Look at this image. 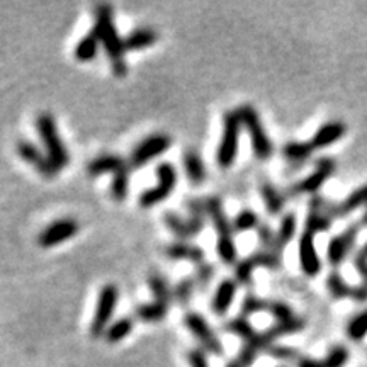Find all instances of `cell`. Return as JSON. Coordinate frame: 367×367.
Listing matches in <instances>:
<instances>
[{
    "label": "cell",
    "instance_id": "obj_16",
    "mask_svg": "<svg viewBox=\"0 0 367 367\" xmlns=\"http://www.w3.org/2000/svg\"><path fill=\"white\" fill-rule=\"evenodd\" d=\"M345 131H347V128H345V124L342 121H330V123H325L323 126L318 128V131L313 134L309 143H311L313 150L327 148L330 145H333L335 141L340 140L345 134Z\"/></svg>",
    "mask_w": 367,
    "mask_h": 367
},
{
    "label": "cell",
    "instance_id": "obj_14",
    "mask_svg": "<svg viewBox=\"0 0 367 367\" xmlns=\"http://www.w3.org/2000/svg\"><path fill=\"white\" fill-rule=\"evenodd\" d=\"M299 263H301L303 272L308 277H316L322 270V260L315 247V235L303 233L299 238Z\"/></svg>",
    "mask_w": 367,
    "mask_h": 367
},
{
    "label": "cell",
    "instance_id": "obj_8",
    "mask_svg": "<svg viewBox=\"0 0 367 367\" xmlns=\"http://www.w3.org/2000/svg\"><path fill=\"white\" fill-rule=\"evenodd\" d=\"M337 169V163H335L333 158H329V156H323V158L316 160L315 170L309 174L308 177H305L303 180L296 182L293 187L289 189L291 196H299V194H316L320 187L330 179L331 174Z\"/></svg>",
    "mask_w": 367,
    "mask_h": 367
},
{
    "label": "cell",
    "instance_id": "obj_15",
    "mask_svg": "<svg viewBox=\"0 0 367 367\" xmlns=\"http://www.w3.org/2000/svg\"><path fill=\"white\" fill-rule=\"evenodd\" d=\"M204 209L206 215L209 216V220L213 221V226H215L218 238L224 237H233L231 230H233V224L230 223V220L226 218V213H224L223 202L220 198H208L204 199Z\"/></svg>",
    "mask_w": 367,
    "mask_h": 367
},
{
    "label": "cell",
    "instance_id": "obj_4",
    "mask_svg": "<svg viewBox=\"0 0 367 367\" xmlns=\"http://www.w3.org/2000/svg\"><path fill=\"white\" fill-rule=\"evenodd\" d=\"M244 126L238 110H230L224 114L223 121V138L216 152V160L221 169L233 167L238 155V143H240V128Z\"/></svg>",
    "mask_w": 367,
    "mask_h": 367
},
{
    "label": "cell",
    "instance_id": "obj_34",
    "mask_svg": "<svg viewBox=\"0 0 367 367\" xmlns=\"http://www.w3.org/2000/svg\"><path fill=\"white\" fill-rule=\"evenodd\" d=\"M305 327H306L305 320L298 318V316H296V318L289 320V322L276 323L272 329L267 330V333L270 335V338H272V340H276V338L284 337V335H291V333H296V331L305 330Z\"/></svg>",
    "mask_w": 367,
    "mask_h": 367
},
{
    "label": "cell",
    "instance_id": "obj_7",
    "mask_svg": "<svg viewBox=\"0 0 367 367\" xmlns=\"http://www.w3.org/2000/svg\"><path fill=\"white\" fill-rule=\"evenodd\" d=\"M117 298H119V291H117V287L114 284H106L101 289L91 325L92 337H101L109 329L110 318H113L114 309H116L117 305Z\"/></svg>",
    "mask_w": 367,
    "mask_h": 367
},
{
    "label": "cell",
    "instance_id": "obj_6",
    "mask_svg": "<svg viewBox=\"0 0 367 367\" xmlns=\"http://www.w3.org/2000/svg\"><path fill=\"white\" fill-rule=\"evenodd\" d=\"M156 182L155 187L147 189L145 192H141L140 196V206L145 209L155 208L156 204H160L162 201H165L170 194H172L174 187L177 184V172L174 169L172 163L163 162L156 167Z\"/></svg>",
    "mask_w": 367,
    "mask_h": 367
},
{
    "label": "cell",
    "instance_id": "obj_12",
    "mask_svg": "<svg viewBox=\"0 0 367 367\" xmlns=\"http://www.w3.org/2000/svg\"><path fill=\"white\" fill-rule=\"evenodd\" d=\"M361 226H362L361 223H354L351 224L344 233L331 238L329 244V252H327V255H329V262L331 265L338 267L345 262V259H347L348 254H351L352 247H354L355 240H357Z\"/></svg>",
    "mask_w": 367,
    "mask_h": 367
},
{
    "label": "cell",
    "instance_id": "obj_50",
    "mask_svg": "<svg viewBox=\"0 0 367 367\" xmlns=\"http://www.w3.org/2000/svg\"><path fill=\"white\" fill-rule=\"evenodd\" d=\"M298 367H325V362L316 361V359H309V357H299Z\"/></svg>",
    "mask_w": 367,
    "mask_h": 367
},
{
    "label": "cell",
    "instance_id": "obj_42",
    "mask_svg": "<svg viewBox=\"0 0 367 367\" xmlns=\"http://www.w3.org/2000/svg\"><path fill=\"white\" fill-rule=\"evenodd\" d=\"M269 313L274 316V318L277 320V323L289 322V320L296 318L294 311L291 309V306L286 305V303H283V301H272V303H270V305H269Z\"/></svg>",
    "mask_w": 367,
    "mask_h": 367
},
{
    "label": "cell",
    "instance_id": "obj_23",
    "mask_svg": "<svg viewBox=\"0 0 367 367\" xmlns=\"http://www.w3.org/2000/svg\"><path fill=\"white\" fill-rule=\"evenodd\" d=\"M260 194H262L263 202H265L267 206V211H269L270 215H277V213L283 211L284 196L281 194L279 189H277L272 182L263 180V182L260 184Z\"/></svg>",
    "mask_w": 367,
    "mask_h": 367
},
{
    "label": "cell",
    "instance_id": "obj_35",
    "mask_svg": "<svg viewBox=\"0 0 367 367\" xmlns=\"http://www.w3.org/2000/svg\"><path fill=\"white\" fill-rule=\"evenodd\" d=\"M216 252H218L220 259L223 260V262L226 263V265H233V263H237L238 250H237V245H235L233 237L218 238Z\"/></svg>",
    "mask_w": 367,
    "mask_h": 367
},
{
    "label": "cell",
    "instance_id": "obj_41",
    "mask_svg": "<svg viewBox=\"0 0 367 367\" xmlns=\"http://www.w3.org/2000/svg\"><path fill=\"white\" fill-rule=\"evenodd\" d=\"M196 287H198V284H196L194 277H192V279L191 277L182 279L179 284H177L176 291H174V298H176L180 305H187V303L191 301L192 294H194Z\"/></svg>",
    "mask_w": 367,
    "mask_h": 367
},
{
    "label": "cell",
    "instance_id": "obj_37",
    "mask_svg": "<svg viewBox=\"0 0 367 367\" xmlns=\"http://www.w3.org/2000/svg\"><path fill=\"white\" fill-rule=\"evenodd\" d=\"M269 305L270 301H267V299L263 298H259V296H254V294H248L247 298L244 299V303H241V315L244 318H247V316L254 315V313H259V311H269Z\"/></svg>",
    "mask_w": 367,
    "mask_h": 367
},
{
    "label": "cell",
    "instance_id": "obj_39",
    "mask_svg": "<svg viewBox=\"0 0 367 367\" xmlns=\"http://www.w3.org/2000/svg\"><path fill=\"white\" fill-rule=\"evenodd\" d=\"M259 352H260L259 348L254 347L252 344H244V347H241V351L238 352L237 357H235L226 367H250L254 364Z\"/></svg>",
    "mask_w": 367,
    "mask_h": 367
},
{
    "label": "cell",
    "instance_id": "obj_22",
    "mask_svg": "<svg viewBox=\"0 0 367 367\" xmlns=\"http://www.w3.org/2000/svg\"><path fill=\"white\" fill-rule=\"evenodd\" d=\"M156 31L150 29V27H141V29H134L133 33L128 34L124 38V48L134 51V49H143L148 46H153L156 43Z\"/></svg>",
    "mask_w": 367,
    "mask_h": 367
},
{
    "label": "cell",
    "instance_id": "obj_3",
    "mask_svg": "<svg viewBox=\"0 0 367 367\" xmlns=\"http://www.w3.org/2000/svg\"><path fill=\"white\" fill-rule=\"evenodd\" d=\"M187 209L191 213L189 220L182 218V216L176 215V213H165L163 221H165L167 228L172 231L176 237L182 238H192L198 237L201 233L202 226H204V199H191L187 202Z\"/></svg>",
    "mask_w": 367,
    "mask_h": 367
},
{
    "label": "cell",
    "instance_id": "obj_25",
    "mask_svg": "<svg viewBox=\"0 0 367 367\" xmlns=\"http://www.w3.org/2000/svg\"><path fill=\"white\" fill-rule=\"evenodd\" d=\"M99 45H101V41H99L97 36L94 33H88L87 36L82 38L77 43V46H75V58L84 63L92 62L97 56Z\"/></svg>",
    "mask_w": 367,
    "mask_h": 367
},
{
    "label": "cell",
    "instance_id": "obj_31",
    "mask_svg": "<svg viewBox=\"0 0 367 367\" xmlns=\"http://www.w3.org/2000/svg\"><path fill=\"white\" fill-rule=\"evenodd\" d=\"M133 331V320L131 318H121L117 322L110 323L109 329L106 330L104 337L109 344H117V342L124 340L128 335Z\"/></svg>",
    "mask_w": 367,
    "mask_h": 367
},
{
    "label": "cell",
    "instance_id": "obj_1",
    "mask_svg": "<svg viewBox=\"0 0 367 367\" xmlns=\"http://www.w3.org/2000/svg\"><path fill=\"white\" fill-rule=\"evenodd\" d=\"M92 33L97 36L113 62L124 60V51H126L124 39H121L119 34H117L116 24H114L113 7L108 5V3H101L95 9V24Z\"/></svg>",
    "mask_w": 367,
    "mask_h": 367
},
{
    "label": "cell",
    "instance_id": "obj_20",
    "mask_svg": "<svg viewBox=\"0 0 367 367\" xmlns=\"http://www.w3.org/2000/svg\"><path fill=\"white\" fill-rule=\"evenodd\" d=\"M184 170L189 182L199 185L206 180V167L202 158L194 150H187L184 153Z\"/></svg>",
    "mask_w": 367,
    "mask_h": 367
},
{
    "label": "cell",
    "instance_id": "obj_9",
    "mask_svg": "<svg viewBox=\"0 0 367 367\" xmlns=\"http://www.w3.org/2000/svg\"><path fill=\"white\" fill-rule=\"evenodd\" d=\"M170 145H172V140L167 134H152V137L145 138L141 143H138L137 148L131 152L128 165L131 169H140V167L147 165L150 160L165 153L170 148Z\"/></svg>",
    "mask_w": 367,
    "mask_h": 367
},
{
    "label": "cell",
    "instance_id": "obj_32",
    "mask_svg": "<svg viewBox=\"0 0 367 367\" xmlns=\"http://www.w3.org/2000/svg\"><path fill=\"white\" fill-rule=\"evenodd\" d=\"M250 259L254 260L255 267H267V269H279L283 263V254L272 250V248L255 252L254 255H250Z\"/></svg>",
    "mask_w": 367,
    "mask_h": 367
},
{
    "label": "cell",
    "instance_id": "obj_24",
    "mask_svg": "<svg viewBox=\"0 0 367 367\" xmlns=\"http://www.w3.org/2000/svg\"><path fill=\"white\" fill-rule=\"evenodd\" d=\"M311 143H306V141H289L283 147V156L291 163H303L313 155Z\"/></svg>",
    "mask_w": 367,
    "mask_h": 367
},
{
    "label": "cell",
    "instance_id": "obj_46",
    "mask_svg": "<svg viewBox=\"0 0 367 367\" xmlns=\"http://www.w3.org/2000/svg\"><path fill=\"white\" fill-rule=\"evenodd\" d=\"M267 351H269V354L272 355V357L281 359V361H294V359L298 357V352H296L294 348H289V347H279V345H272V347H269Z\"/></svg>",
    "mask_w": 367,
    "mask_h": 367
},
{
    "label": "cell",
    "instance_id": "obj_49",
    "mask_svg": "<svg viewBox=\"0 0 367 367\" xmlns=\"http://www.w3.org/2000/svg\"><path fill=\"white\" fill-rule=\"evenodd\" d=\"M352 299L357 303H367V284L362 283L361 286H354L352 291Z\"/></svg>",
    "mask_w": 367,
    "mask_h": 367
},
{
    "label": "cell",
    "instance_id": "obj_28",
    "mask_svg": "<svg viewBox=\"0 0 367 367\" xmlns=\"http://www.w3.org/2000/svg\"><path fill=\"white\" fill-rule=\"evenodd\" d=\"M148 287L152 291V294L155 296V301L163 303V305H170L172 301V291H170L169 283L163 276L160 274H152L148 277Z\"/></svg>",
    "mask_w": 367,
    "mask_h": 367
},
{
    "label": "cell",
    "instance_id": "obj_10",
    "mask_svg": "<svg viewBox=\"0 0 367 367\" xmlns=\"http://www.w3.org/2000/svg\"><path fill=\"white\" fill-rule=\"evenodd\" d=\"M184 323L189 329V331L201 342V345L209 352V354L218 355V357L224 354V347L223 344H221L218 335L213 331L209 323L206 322L201 315H198V313H187L184 318Z\"/></svg>",
    "mask_w": 367,
    "mask_h": 367
},
{
    "label": "cell",
    "instance_id": "obj_5",
    "mask_svg": "<svg viewBox=\"0 0 367 367\" xmlns=\"http://www.w3.org/2000/svg\"><path fill=\"white\" fill-rule=\"evenodd\" d=\"M238 114H240L241 124H244L245 130L250 134V143L252 148H254L255 156L260 160L270 158L274 153V145L269 140V137H267V131L263 128L262 121H260L257 110L252 108V106H241L238 109Z\"/></svg>",
    "mask_w": 367,
    "mask_h": 367
},
{
    "label": "cell",
    "instance_id": "obj_19",
    "mask_svg": "<svg viewBox=\"0 0 367 367\" xmlns=\"http://www.w3.org/2000/svg\"><path fill=\"white\" fill-rule=\"evenodd\" d=\"M128 163L124 162L121 156L117 155H101L97 156V158L92 160L91 163L87 165V174L91 177H99L102 176V174H108V172H119L121 169H124Z\"/></svg>",
    "mask_w": 367,
    "mask_h": 367
},
{
    "label": "cell",
    "instance_id": "obj_18",
    "mask_svg": "<svg viewBox=\"0 0 367 367\" xmlns=\"http://www.w3.org/2000/svg\"><path fill=\"white\" fill-rule=\"evenodd\" d=\"M165 255L170 260H189L194 263L204 262V252L202 248L196 247V245L184 244V241H174L165 248Z\"/></svg>",
    "mask_w": 367,
    "mask_h": 367
},
{
    "label": "cell",
    "instance_id": "obj_52",
    "mask_svg": "<svg viewBox=\"0 0 367 367\" xmlns=\"http://www.w3.org/2000/svg\"><path fill=\"white\" fill-rule=\"evenodd\" d=\"M361 224H362V226H367V206H366L364 215H362V218H361Z\"/></svg>",
    "mask_w": 367,
    "mask_h": 367
},
{
    "label": "cell",
    "instance_id": "obj_27",
    "mask_svg": "<svg viewBox=\"0 0 367 367\" xmlns=\"http://www.w3.org/2000/svg\"><path fill=\"white\" fill-rule=\"evenodd\" d=\"M327 289L330 291L331 298L333 299H344V298H352V291H354V286L347 284V281L333 270V272L329 274L327 277Z\"/></svg>",
    "mask_w": 367,
    "mask_h": 367
},
{
    "label": "cell",
    "instance_id": "obj_44",
    "mask_svg": "<svg viewBox=\"0 0 367 367\" xmlns=\"http://www.w3.org/2000/svg\"><path fill=\"white\" fill-rule=\"evenodd\" d=\"M213 276H215V267L208 262H202L198 265L194 281L199 287H204V286H208L209 281L213 279Z\"/></svg>",
    "mask_w": 367,
    "mask_h": 367
},
{
    "label": "cell",
    "instance_id": "obj_11",
    "mask_svg": "<svg viewBox=\"0 0 367 367\" xmlns=\"http://www.w3.org/2000/svg\"><path fill=\"white\" fill-rule=\"evenodd\" d=\"M78 233V223L72 218L58 220L53 221L49 226H46L45 230L39 233L38 244L43 248H51L56 245L63 244V241L70 240L75 235Z\"/></svg>",
    "mask_w": 367,
    "mask_h": 367
},
{
    "label": "cell",
    "instance_id": "obj_45",
    "mask_svg": "<svg viewBox=\"0 0 367 367\" xmlns=\"http://www.w3.org/2000/svg\"><path fill=\"white\" fill-rule=\"evenodd\" d=\"M354 265H355V269H357V272L361 274L362 279H364V283L367 284V241L362 245L361 250L355 254Z\"/></svg>",
    "mask_w": 367,
    "mask_h": 367
},
{
    "label": "cell",
    "instance_id": "obj_30",
    "mask_svg": "<svg viewBox=\"0 0 367 367\" xmlns=\"http://www.w3.org/2000/svg\"><path fill=\"white\" fill-rule=\"evenodd\" d=\"M167 311H169V305L153 301V303H147V305L138 306L137 315L140 316L143 322H160V320L165 318Z\"/></svg>",
    "mask_w": 367,
    "mask_h": 367
},
{
    "label": "cell",
    "instance_id": "obj_36",
    "mask_svg": "<svg viewBox=\"0 0 367 367\" xmlns=\"http://www.w3.org/2000/svg\"><path fill=\"white\" fill-rule=\"evenodd\" d=\"M347 335H348V338L354 342H361L362 338L366 337L367 335V309L357 313V315H355L354 318L348 322Z\"/></svg>",
    "mask_w": 367,
    "mask_h": 367
},
{
    "label": "cell",
    "instance_id": "obj_17",
    "mask_svg": "<svg viewBox=\"0 0 367 367\" xmlns=\"http://www.w3.org/2000/svg\"><path fill=\"white\" fill-rule=\"evenodd\" d=\"M237 296V283L231 279L221 281L220 286L216 287V293L213 296L211 308L215 311V315H226V311L230 309V306L233 305V299Z\"/></svg>",
    "mask_w": 367,
    "mask_h": 367
},
{
    "label": "cell",
    "instance_id": "obj_48",
    "mask_svg": "<svg viewBox=\"0 0 367 367\" xmlns=\"http://www.w3.org/2000/svg\"><path fill=\"white\" fill-rule=\"evenodd\" d=\"M189 364H191V367H209L204 352L198 351V348L189 352Z\"/></svg>",
    "mask_w": 367,
    "mask_h": 367
},
{
    "label": "cell",
    "instance_id": "obj_29",
    "mask_svg": "<svg viewBox=\"0 0 367 367\" xmlns=\"http://www.w3.org/2000/svg\"><path fill=\"white\" fill-rule=\"evenodd\" d=\"M128 191H130V165L114 174L110 182V196L114 201H124L128 198Z\"/></svg>",
    "mask_w": 367,
    "mask_h": 367
},
{
    "label": "cell",
    "instance_id": "obj_2",
    "mask_svg": "<svg viewBox=\"0 0 367 367\" xmlns=\"http://www.w3.org/2000/svg\"><path fill=\"white\" fill-rule=\"evenodd\" d=\"M36 130L43 145H45L46 156L49 158V162L55 165V169L58 170V172L62 169H65L70 162V155L69 152H67L65 145H63L62 138H60L56 121L53 119L51 114H39L36 119Z\"/></svg>",
    "mask_w": 367,
    "mask_h": 367
},
{
    "label": "cell",
    "instance_id": "obj_47",
    "mask_svg": "<svg viewBox=\"0 0 367 367\" xmlns=\"http://www.w3.org/2000/svg\"><path fill=\"white\" fill-rule=\"evenodd\" d=\"M259 238L267 248H272L274 247V241H276V233H274V231L270 230V228L267 226V224H260V226H259Z\"/></svg>",
    "mask_w": 367,
    "mask_h": 367
},
{
    "label": "cell",
    "instance_id": "obj_40",
    "mask_svg": "<svg viewBox=\"0 0 367 367\" xmlns=\"http://www.w3.org/2000/svg\"><path fill=\"white\" fill-rule=\"evenodd\" d=\"M348 361V351L344 345H335L329 351L327 357L323 359L325 367H344Z\"/></svg>",
    "mask_w": 367,
    "mask_h": 367
},
{
    "label": "cell",
    "instance_id": "obj_43",
    "mask_svg": "<svg viewBox=\"0 0 367 367\" xmlns=\"http://www.w3.org/2000/svg\"><path fill=\"white\" fill-rule=\"evenodd\" d=\"M254 270H255V263L254 260L250 257L240 260V262L237 263V281L240 284H250L252 283V276H254Z\"/></svg>",
    "mask_w": 367,
    "mask_h": 367
},
{
    "label": "cell",
    "instance_id": "obj_13",
    "mask_svg": "<svg viewBox=\"0 0 367 367\" xmlns=\"http://www.w3.org/2000/svg\"><path fill=\"white\" fill-rule=\"evenodd\" d=\"M17 153H19V156L24 160V162L31 163L41 176L46 177V179H51L53 176L58 174V170H56L55 165L49 162L48 156L43 155L41 150H39L34 143H31L29 140L17 141Z\"/></svg>",
    "mask_w": 367,
    "mask_h": 367
},
{
    "label": "cell",
    "instance_id": "obj_21",
    "mask_svg": "<svg viewBox=\"0 0 367 367\" xmlns=\"http://www.w3.org/2000/svg\"><path fill=\"white\" fill-rule=\"evenodd\" d=\"M296 228H298V223H296V216L293 215V213H289V215L284 216L283 221H281V224H279V230L276 231V241H274L272 250L283 254L284 247H286V245L294 238Z\"/></svg>",
    "mask_w": 367,
    "mask_h": 367
},
{
    "label": "cell",
    "instance_id": "obj_26",
    "mask_svg": "<svg viewBox=\"0 0 367 367\" xmlns=\"http://www.w3.org/2000/svg\"><path fill=\"white\" fill-rule=\"evenodd\" d=\"M362 206H367V184L355 189V191H352L351 194L345 198V201H342L340 204H338L337 215L347 216L351 215L352 211H355V209L362 208Z\"/></svg>",
    "mask_w": 367,
    "mask_h": 367
},
{
    "label": "cell",
    "instance_id": "obj_33",
    "mask_svg": "<svg viewBox=\"0 0 367 367\" xmlns=\"http://www.w3.org/2000/svg\"><path fill=\"white\" fill-rule=\"evenodd\" d=\"M226 330L231 331V333L238 335L240 338H244V342L254 340V338L259 335V331H255L254 327H252V323L248 322L247 318H244V316H238V318L231 320L230 323H226Z\"/></svg>",
    "mask_w": 367,
    "mask_h": 367
},
{
    "label": "cell",
    "instance_id": "obj_51",
    "mask_svg": "<svg viewBox=\"0 0 367 367\" xmlns=\"http://www.w3.org/2000/svg\"><path fill=\"white\" fill-rule=\"evenodd\" d=\"M113 72L116 77H124L128 73V65L124 60H117V62H113Z\"/></svg>",
    "mask_w": 367,
    "mask_h": 367
},
{
    "label": "cell",
    "instance_id": "obj_38",
    "mask_svg": "<svg viewBox=\"0 0 367 367\" xmlns=\"http://www.w3.org/2000/svg\"><path fill=\"white\" fill-rule=\"evenodd\" d=\"M233 230L238 231V233H241V231H248L252 230V228H257L260 226L259 224V216L255 215L252 209H244V211L238 213L237 216H235L233 220Z\"/></svg>",
    "mask_w": 367,
    "mask_h": 367
}]
</instances>
